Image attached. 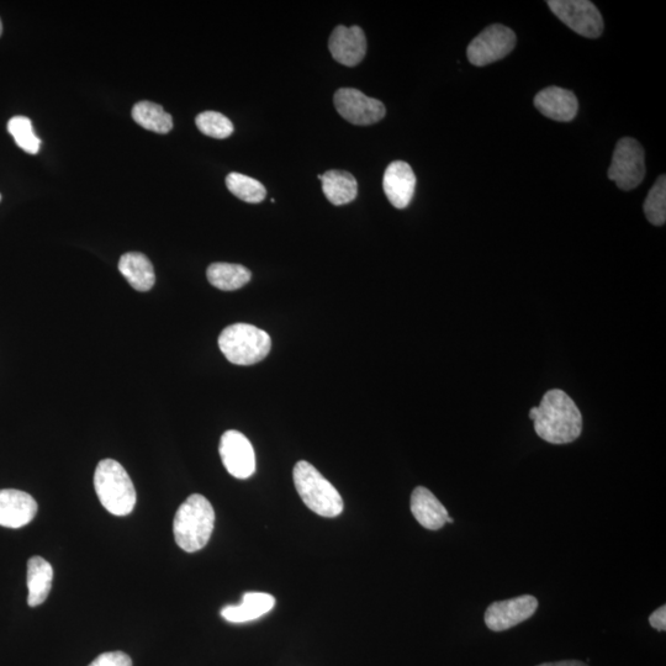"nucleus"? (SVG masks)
Returning a JSON list of instances; mask_svg holds the SVG:
<instances>
[{"label": "nucleus", "instance_id": "obj_9", "mask_svg": "<svg viewBox=\"0 0 666 666\" xmlns=\"http://www.w3.org/2000/svg\"><path fill=\"white\" fill-rule=\"evenodd\" d=\"M333 102H335L338 114L353 125L377 124L387 114V109L380 100L369 98L358 89H338Z\"/></svg>", "mask_w": 666, "mask_h": 666}, {"label": "nucleus", "instance_id": "obj_19", "mask_svg": "<svg viewBox=\"0 0 666 666\" xmlns=\"http://www.w3.org/2000/svg\"><path fill=\"white\" fill-rule=\"evenodd\" d=\"M54 569L44 558L33 557L28 562V604L36 607L44 604L50 595Z\"/></svg>", "mask_w": 666, "mask_h": 666}, {"label": "nucleus", "instance_id": "obj_27", "mask_svg": "<svg viewBox=\"0 0 666 666\" xmlns=\"http://www.w3.org/2000/svg\"><path fill=\"white\" fill-rule=\"evenodd\" d=\"M88 666H132V660L124 652H108L100 654Z\"/></svg>", "mask_w": 666, "mask_h": 666}, {"label": "nucleus", "instance_id": "obj_3", "mask_svg": "<svg viewBox=\"0 0 666 666\" xmlns=\"http://www.w3.org/2000/svg\"><path fill=\"white\" fill-rule=\"evenodd\" d=\"M94 488L100 504L114 516H128L135 509L136 490L123 465L114 459L99 462L94 473Z\"/></svg>", "mask_w": 666, "mask_h": 666}, {"label": "nucleus", "instance_id": "obj_20", "mask_svg": "<svg viewBox=\"0 0 666 666\" xmlns=\"http://www.w3.org/2000/svg\"><path fill=\"white\" fill-rule=\"evenodd\" d=\"M322 190L329 202L336 206L346 205L357 198L358 184L351 173L329 171L322 176Z\"/></svg>", "mask_w": 666, "mask_h": 666}, {"label": "nucleus", "instance_id": "obj_22", "mask_svg": "<svg viewBox=\"0 0 666 666\" xmlns=\"http://www.w3.org/2000/svg\"><path fill=\"white\" fill-rule=\"evenodd\" d=\"M132 119L142 128L157 134H168L173 129L172 116L156 103H137L132 109Z\"/></svg>", "mask_w": 666, "mask_h": 666}, {"label": "nucleus", "instance_id": "obj_11", "mask_svg": "<svg viewBox=\"0 0 666 666\" xmlns=\"http://www.w3.org/2000/svg\"><path fill=\"white\" fill-rule=\"evenodd\" d=\"M538 600L532 595L494 602L485 612V623L491 631L502 632L520 625L535 615Z\"/></svg>", "mask_w": 666, "mask_h": 666}, {"label": "nucleus", "instance_id": "obj_12", "mask_svg": "<svg viewBox=\"0 0 666 666\" xmlns=\"http://www.w3.org/2000/svg\"><path fill=\"white\" fill-rule=\"evenodd\" d=\"M329 49L331 55L343 66L354 67L363 61L367 54V39L359 26H337L332 31Z\"/></svg>", "mask_w": 666, "mask_h": 666}, {"label": "nucleus", "instance_id": "obj_2", "mask_svg": "<svg viewBox=\"0 0 666 666\" xmlns=\"http://www.w3.org/2000/svg\"><path fill=\"white\" fill-rule=\"evenodd\" d=\"M214 527L213 506L205 496L193 494L179 506L174 517V538L178 547L184 552L195 553L208 544Z\"/></svg>", "mask_w": 666, "mask_h": 666}, {"label": "nucleus", "instance_id": "obj_7", "mask_svg": "<svg viewBox=\"0 0 666 666\" xmlns=\"http://www.w3.org/2000/svg\"><path fill=\"white\" fill-rule=\"evenodd\" d=\"M555 17L568 28L588 39H597L604 31V19L588 0H549L547 2Z\"/></svg>", "mask_w": 666, "mask_h": 666}, {"label": "nucleus", "instance_id": "obj_31", "mask_svg": "<svg viewBox=\"0 0 666 666\" xmlns=\"http://www.w3.org/2000/svg\"><path fill=\"white\" fill-rule=\"evenodd\" d=\"M447 522H448V523H453V522H454V521H453V518H451V517L448 516V518H447Z\"/></svg>", "mask_w": 666, "mask_h": 666}, {"label": "nucleus", "instance_id": "obj_10", "mask_svg": "<svg viewBox=\"0 0 666 666\" xmlns=\"http://www.w3.org/2000/svg\"><path fill=\"white\" fill-rule=\"evenodd\" d=\"M222 464L236 479L251 478L256 472V453L252 443L243 433L226 431L219 447Z\"/></svg>", "mask_w": 666, "mask_h": 666}, {"label": "nucleus", "instance_id": "obj_24", "mask_svg": "<svg viewBox=\"0 0 666 666\" xmlns=\"http://www.w3.org/2000/svg\"><path fill=\"white\" fill-rule=\"evenodd\" d=\"M9 134L25 152L36 155L40 150L41 140L35 135L33 124L26 116H14L8 123Z\"/></svg>", "mask_w": 666, "mask_h": 666}, {"label": "nucleus", "instance_id": "obj_29", "mask_svg": "<svg viewBox=\"0 0 666 666\" xmlns=\"http://www.w3.org/2000/svg\"><path fill=\"white\" fill-rule=\"evenodd\" d=\"M538 666H588V665L578 662V660H565V662L547 663Z\"/></svg>", "mask_w": 666, "mask_h": 666}, {"label": "nucleus", "instance_id": "obj_15", "mask_svg": "<svg viewBox=\"0 0 666 666\" xmlns=\"http://www.w3.org/2000/svg\"><path fill=\"white\" fill-rule=\"evenodd\" d=\"M536 108L547 118L568 123L578 114L579 103L573 92L559 87H549L535 98Z\"/></svg>", "mask_w": 666, "mask_h": 666}, {"label": "nucleus", "instance_id": "obj_14", "mask_svg": "<svg viewBox=\"0 0 666 666\" xmlns=\"http://www.w3.org/2000/svg\"><path fill=\"white\" fill-rule=\"evenodd\" d=\"M384 193L396 209H405L414 198L416 176L409 163L395 161L390 163L383 178Z\"/></svg>", "mask_w": 666, "mask_h": 666}, {"label": "nucleus", "instance_id": "obj_16", "mask_svg": "<svg viewBox=\"0 0 666 666\" xmlns=\"http://www.w3.org/2000/svg\"><path fill=\"white\" fill-rule=\"evenodd\" d=\"M411 512L422 527L438 531L446 525L448 511L442 502L424 486H417L411 495Z\"/></svg>", "mask_w": 666, "mask_h": 666}, {"label": "nucleus", "instance_id": "obj_6", "mask_svg": "<svg viewBox=\"0 0 666 666\" xmlns=\"http://www.w3.org/2000/svg\"><path fill=\"white\" fill-rule=\"evenodd\" d=\"M646 176L644 150L641 144L632 137L618 141L609 168V178L621 190H632L642 183Z\"/></svg>", "mask_w": 666, "mask_h": 666}, {"label": "nucleus", "instance_id": "obj_5", "mask_svg": "<svg viewBox=\"0 0 666 666\" xmlns=\"http://www.w3.org/2000/svg\"><path fill=\"white\" fill-rule=\"evenodd\" d=\"M219 347L232 364L252 366L268 356L272 340L266 331L256 326L235 324L221 332Z\"/></svg>", "mask_w": 666, "mask_h": 666}, {"label": "nucleus", "instance_id": "obj_4", "mask_svg": "<svg viewBox=\"0 0 666 666\" xmlns=\"http://www.w3.org/2000/svg\"><path fill=\"white\" fill-rule=\"evenodd\" d=\"M293 479L301 500L316 515L333 518L342 514L345 507L342 496L314 465L305 461L296 463Z\"/></svg>", "mask_w": 666, "mask_h": 666}, {"label": "nucleus", "instance_id": "obj_28", "mask_svg": "<svg viewBox=\"0 0 666 666\" xmlns=\"http://www.w3.org/2000/svg\"><path fill=\"white\" fill-rule=\"evenodd\" d=\"M650 626L664 632L666 629V607L663 605L657 611H654L649 617Z\"/></svg>", "mask_w": 666, "mask_h": 666}, {"label": "nucleus", "instance_id": "obj_32", "mask_svg": "<svg viewBox=\"0 0 666 666\" xmlns=\"http://www.w3.org/2000/svg\"><path fill=\"white\" fill-rule=\"evenodd\" d=\"M0 200H2V195H0Z\"/></svg>", "mask_w": 666, "mask_h": 666}, {"label": "nucleus", "instance_id": "obj_26", "mask_svg": "<svg viewBox=\"0 0 666 666\" xmlns=\"http://www.w3.org/2000/svg\"><path fill=\"white\" fill-rule=\"evenodd\" d=\"M644 213L650 224L663 226L666 221V177L658 178L657 183L650 189L646 203H644Z\"/></svg>", "mask_w": 666, "mask_h": 666}, {"label": "nucleus", "instance_id": "obj_17", "mask_svg": "<svg viewBox=\"0 0 666 666\" xmlns=\"http://www.w3.org/2000/svg\"><path fill=\"white\" fill-rule=\"evenodd\" d=\"M276 606L274 596L266 592H246L240 605H230L221 610V616L227 622L246 623L258 620Z\"/></svg>", "mask_w": 666, "mask_h": 666}, {"label": "nucleus", "instance_id": "obj_13", "mask_svg": "<svg viewBox=\"0 0 666 666\" xmlns=\"http://www.w3.org/2000/svg\"><path fill=\"white\" fill-rule=\"evenodd\" d=\"M37 514V502L24 491L0 490V526L17 528L29 525Z\"/></svg>", "mask_w": 666, "mask_h": 666}, {"label": "nucleus", "instance_id": "obj_25", "mask_svg": "<svg viewBox=\"0 0 666 666\" xmlns=\"http://www.w3.org/2000/svg\"><path fill=\"white\" fill-rule=\"evenodd\" d=\"M198 129L202 134L213 137V139H227L234 134V124L225 115L216 111H204L195 119Z\"/></svg>", "mask_w": 666, "mask_h": 666}, {"label": "nucleus", "instance_id": "obj_1", "mask_svg": "<svg viewBox=\"0 0 666 666\" xmlns=\"http://www.w3.org/2000/svg\"><path fill=\"white\" fill-rule=\"evenodd\" d=\"M530 417L537 435L552 444L572 443L583 431V416L573 399L563 390H549Z\"/></svg>", "mask_w": 666, "mask_h": 666}, {"label": "nucleus", "instance_id": "obj_21", "mask_svg": "<svg viewBox=\"0 0 666 666\" xmlns=\"http://www.w3.org/2000/svg\"><path fill=\"white\" fill-rule=\"evenodd\" d=\"M206 277L213 287L224 292H234L250 282L252 273L241 264L213 263L206 271Z\"/></svg>", "mask_w": 666, "mask_h": 666}, {"label": "nucleus", "instance_id": "obj_23", "mask_svg": "<svg viewBox=\"0 0 666 666\" xmlns=\"http://www.w3.org/2000/svg\"><path fill=\"white\" fill-rule=\"evenodd\" d=\"M226 185L235 197L246 203L259 204L267 197V190L264 185L255 178L245 176V174L230 173L226 177Z\"/></svg>", "mask_w": 666, "mask_h": 666}, {"label": "nucleus", "instance_id": "obj_8", "mask_svg": "<svg viewBox=\"0 0 666 666\" xmlns=\"http://www.w3.org/2000/svg\"><path fill=\"white\" fill-rule=\"evenodd\" d=\"M515 46L514 31L504 25H490L470 42L467 50L468 60L477 67L488 66L510 55Z\"/></svg>", "mask_w": 666, "mask_h": 666}, {"label": "nucleus", "instance_id": "obj_18", "mask_svg": "<svg viewBox=\"0 0 666 666\" xmlns=\"http://www.w3.org/2000/svg\"><path fill=\"white\" fill-rule=\"evenodd\" d=\"M119 271L137 292H148L155 285V269L150 259L140 252H129L121 256Z\"/></svg>", "mask_w": 666, "mask_h": 666}, {"label": "nucleus", "instance_id": "obj_30", "mask_svg": "<svg viewBox=\"0 0 666 666\" xmlns=\"http://www.w3.org/2000/svg\"><path fill=\"white\" fill-rule=\"evenodd\" d=\"M2 33H3V24L2 20H0V35H2Z\"/></svg>", "mask_w": 666, "mask_h": 666}]
</instances>
